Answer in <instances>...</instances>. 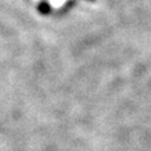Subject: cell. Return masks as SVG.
<instances>
[{
    "mask_svg": "<svg viewBox=\"0 0 151 151\" xmlns=\"http://www.w3.org/2000/svg\"><path fill=\"white\" fill-rule=\"evenodd\" d=\"M39 10L43 13V14H47L49 10H50V8H49V5L48 4H45V3H43V4H40V6H39Z\"/></svg>",
    "mask_w": 151,
    "mask_h": 151,
    "instance_id": "6da1fadb",
    "label": "cell"
}]
</instances>
